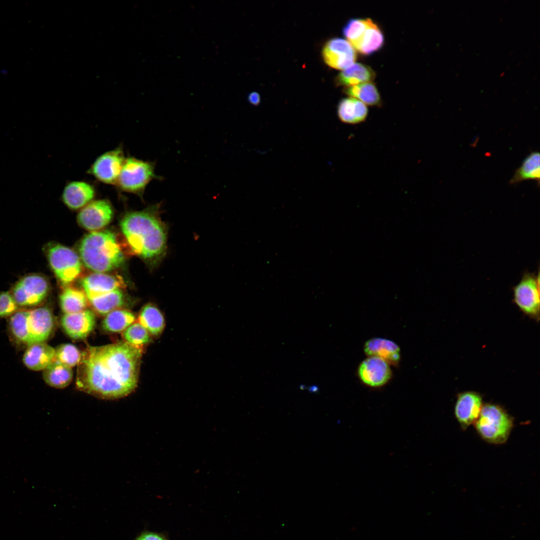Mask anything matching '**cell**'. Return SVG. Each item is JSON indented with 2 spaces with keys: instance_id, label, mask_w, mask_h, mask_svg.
Segmentation results:
<instances>
[{
  "instance_id": "1",
  "label": "cell",
  "mask_w": 540,
  "mask_h": 540,
  "mask_svg": "<svg viewBox=\"0 0 540 540\" xmlns=\"http://www.w3.org/2000/svg\"><path fill=\"white\" fill-rule=\"evenodd\" d=\"M142 348L126 342L88 346L78 364V389L103 399H117L137 386Z\"/></svg>"
},
{
  "instance_id": "2",
  "label": "cell",
  "mask_w": 540,
  "mask_h": 540,
  "mask_svg": "<svg viewBox=\"0 0 540 540\" xmlns=\"http://www.w3.org/2000/svg\"><path fill=\"white\" fill-rule=\"evenodd\" d=\"M160 203L129 212L120 222L132 252L152 268L159 266L167 250L168 228L160 218Z\"/></svg>"
},
{
  "instance_id": "3",
  "label": "cell",
  "mask_w": 540,
  "mask_h": 540,
  "mask_svg": "<svg viewBox=\"0 0 540 540\" xmlns=\"http://www.w3.org/2000/svg\"><path fill=\"white\" fill-rule=\"evenodd\" d=\"M79 252L85 266L96 272L113 270L124 260L116 236L108 230L94 232L86 235L80 243Z\"/></svg>"
},
{
  "instance_id": "4",
  "label": "cell",
  "mask_w": 540,
  "mask_h": 540,
  "mask_svg": "<svg viewBox=\"0 0 540 540\" xmlns=\"http://www.w3.org/2000/svg\"><path fill=\"white\" fill-rule=\"evenodd\" d=\"M480 437L486 442L502 444L508 440L514 426V420L500 406L486 404L474 424Z\"/></svg>"
},
{
  "instance_id": "5",
  "label": "cell",
  "mask_w": 540,
  "mask_h": 540,
  "mask_svg": "<svg viewBox=\"0 0 540 540\" xmlns=\"http://www.w3.org/2000/svg\"><path fill=\"white\" fill-rule=\"evenodd\" d=\"M156 162L126 157L116 186L120 190L142 198L148 184L162 178L155 173Z\"/></svg>"
},
{
  "instance_id": "6",
  "label": "cell",
  "mask_w": 540,
  "mask_h": 540,
  "mask_svg": "<svg viewBox=\"0 0 540 540\" xmlns=\"http://www.w3.org/2000/svg\"><path fill=\"white\" fill-rule=\"evenodd\" d=\"M342 32L354 48L363 54L378 50L384 44L382 32L370 18L352 19L344 26Z\"/></svg>"
},
{
  "instance_id": "7",
  "label": "cell",
  "mask_w": 540,
  "mask_h": 540,
  "mask_svg": "<svg viewBox=\"0 0 540 540\" xmlns=\"http://www.w3.org/2000/svg\"><path fill=\"white\" fill-rule=\"evenodd\" d=\"M45 252L52 270L63 286H67L79 276L81 260L72 250L52 243L45 248Z\"/></svg>"
},
{
  "instance_id": "8",
  "label": "cell",
  "mask_w": 540,
  "mask_h": 540,
  "mask_svg": "<svg viewBox=\"0 0 540 540\" xmlns=\"http://www.w3.org/2000/svg\"><path fill=\"white\" fill-rule=\"evenodd\" d=\"M50 290L47 279L38 274L21 278L14 286L10 293L18 306H35L46 298Z\"/></svg>"
},
{
  "instance_id": "9",
  "label": "cell",
  "mask_w": 540,
  "mask_h": 540,
  "mask_svg": "<svg viewBox=\"0 0 540 540\" xmlns=\"http://www.w3.org/2000/svg\"><path fill=\"white\" fill-rule=\"evenodd\" d=\"M513 300L524 314L538 317L540 314V274L526 272L513 288Z\"/></svg>"
},
{
  "instance_id": "10",
  "label": "cell",
  "mask_w": 540,
  "mask_h": 540,
  "mask_svg": "<svg viewBox=\"0 0 540 540\" xmlns=\"http://www.w3.org/2000/svg\"><path fill=\"white\" fill-rule=\"evenodd\" d=\"M126 158L123 148L120 145L99 156L87 173L103 184L115 186Z\"/></svg>"
},
{
  "instance_id": "11",
  "label": "cell",
  "mask_w": 540,
  "mask_h": 540,
  "mask_svg": "<svg viewBox=\"0 0 540 540\" xmlns=\"http://www.w3.org/2000/svg\"><path fill=\"white\" fill-rule=\"evenodd\" d=\"M54 327V316L48 308L40 307L28 310L26 320L28 346L44 342L51 336Z\"/></svg>"
},
{
  "instance_id": "12",
  "label": "cell",
  "mask_w": 540,
  "mask_h": 540,
  "mask_svg": "<svg viewBox=\"0 0 540 540\" xmlns=\"http://www.w3.org/2000/svg\"><path fill=\"white\" fill-rule=\"evenodd\" d=\"M114 210L109 200L105 199L92 200L82 208L77 216L78 224L90 231L107 226L112 220Z\"/></svg>"
},
{
  "instance_id": "13",
  "label": "cell",
  "mask_w": 540,
  "mask_h": 540,
  "mask_svg": "<svg viewBox=\"0 0 540 540\" xmlns=\"http://www.w3.org/2000/svg\"><path fill=\"white\" fill-rule=\"evenodd\" d=\"M322 54L328 66L342 70L353 64L356 58V50L348 40L342 38H334L328 41Z\"/></svg>"
},
{
  "instance_id": "14",
  "label": "cell",
  "mask_w": 540,
  "mask_h": 540,
  "mask_svg": "<svg viewBox=\"0 0 540 540\" xmlns=\"http://www.w3.org/2000/svg\"><path fill=\"white\" fill-rule=\"evenodd\" d=\"M358 374L365 385L372 388H379L390 380L392 371L390 365L384 360L377 357L368 356L360 364Z\"/></svg>"
},
{
  "instance_id": "15",
  "label": "cell",
  "mask_w": 540,
  "mask_h": 540,
  "mask_svg": "<svg viewBox=\"0 0 540 540\" xmlns=\"http://www.w3.org/2000/svg\"><path fill=\"white\" fill-rule=\"evenodd\" d=\"M482 396L478 392H466L458 396L454 407L456 418L463 430L474 424L482 407Z\"/></svg>"
},
{
  "instance_id": "16",
  "label": "cell",
  "mask_w": 540,
  "mask_h": 540,
  "mask_svg": "<svg viewBox=\"0 0 540 540\" xmlns=\"http://www.w3.org/2000/svg\"><path fill=\"white\" fill-rule=\"evenodd\" d=\"M87 298L90 300L125 286L120 276L102 272H95L84 278L81 281Z\"/></svg>"
},
{
  "instance_id": "17",
  "label": "cell",
  "mask_w": 540,
  "mask_h": 540,
  "mask_svg": "<svg viewBox=\"0 0 540 540\" xmlns=\"http://www.w3.org/2000/svg\"><path fill=\"white\" fill-rule=\"evenodd\" d=\"M61 324L64 332L72 338L82 340L94 330L96 317L94 313L88 310L66 314L62 318Z\"/></svg>"
},
{
  "instance_id": "18",
  "label": "cell",
  "mask_w": 540,
  "mask_h": 540,
  "mask_svg": "<svg viewBox=\"0 0 540 540\" xmlns=\"http://www.w3.org/2000/svg\"><path fill=\"white\" fill-rule=\"evenodd\" d=\"M96 192L94 186L87 182L70 181L64 187L62 200L69 208L76 210L83 208L92 201Z\"/></svg>"
},
{
  "instance_id": "19",
  "label": "cell",
  "mask_w": 540,
  "mask_h": 540,
  "mask_svg": "<svg viewBox=\"0 0 540 540\" xmlns=\"http://www.w3.org/2000/svg\"><path fill=\"white\" fill-rule=\"evenodd\" d=\"M364 353L368 356L379 358L390 365H396L400 359V350L394 341L382 338H374L364 344Z\"/></svg>"
},
{
  "instance_id": "20",
  "label": "cell",
  "mask_w": 540,
  "mask_h": 540,
  "mask_svg": "<svg viewBox=\"0 0 540 540\" xmlns=\"http://www.w3.org/2000/svg\"><path fill=\"white\" fill-rule=\"evenodd\" d=\"M55 349L44 343L28 346L23 356L25 366L34 371L44 370L54 360Z\"/></svg>"
},
{
  "instance_id": "21",
  "label": "cell",
  "mask_w": 540,
  "mask_h": 540,
  "mask_svg": "<svg viewBox=\"0 0 540 540\" xmlns=\"http://www.w3.org/2000/svg\"><path fill=\"white\" fill-rule=\"evenodd\" d=\"M368 112L366 104L352 97L342 99L337 108L339 120L342 122L349 124L364 122L367 118Z\"/></svg>"
},
{
  "instance_id": "22",
  "label": "cell",
  "mask_w": 540,
  "mask_h": 540,
  "mask_svg": "<svg viewBox=\"0 0 540 540\" xmlns=\"http://www.w3.org/2000/svg\"><path fill=\"white\" fill-rule=\"evenodd\" d=\"M374 71L370 66L360 63H354L343 70L336 78L338 86H350L366 82H372L375 78Z\"/></svg>"
},
{
  "instance_id": "23",
  "label": "cell",
  "mask_w": 540,
  "mask_h": 540,
  "mask_svg": "<svg viewBox=\"0 0 540 540\" xmlns=\"http://www.w3.org/2000/svg\"><path fill=\"white\" fill-rule=\"evenodd\" d=\"M43 378L48 386L57 388H62L68 386L71 382L73 372L72 368L58 361L52 362L44 370Z\"/></svg>"
},
{
  "instance_id": "24",
  "label": "cell",
  "mask_w": 540,
  "mask_h": 540,
  "mask_svg": "<svg viewBox=\"0 0 540 540\" xmlns=\"http://www.w3.org/2000/svg\"><path fill=\"white\" fill-rule=\"evenodd\" d=\"M138 322L142 325L150 334L157 336L164 327V318L160 310L152 304L145 305L138 317Z\"/></svg>"
},
{
  "instance_id": "25",
  "label": "cell",
  "mask_w": 540,
  "mask_h": 540,
  "mask_svg": "<svg viewBox=\"0 0 540 540\" xmlns=\"http://www.w3.org/2000/svg\"><path fill=\"white\" fill-rule=\"evenodd\" d=\"M87 298L83 291L73 287L66 286L60 296L61 309L64 314L85 310L88 305Z\"/></svg>"
},
{
  "instance_id": "26",
  "label": "cell",
  "mask_w": 540,
  "mask_h": 540,
  "mask_svg": "<svg viewBox=\"0 0 540 540\" xmlns=\"http://www.w3.org/2000/svg\"><path fill=\"white\" fill-rule=\"evenodd\" d=\"M540 152H533L523 160L516 170L510 182L514 184L524 180H532L539 184L540 176Z\"/></svg>"
},
{
  "instance_id": "27",
  "label": "cell",
  "mask_w": 540,
  "mask_h": 540,
  "mask_svg": "<svg viewBox=\"0 0 540 540\" xmlns=\"http://www.w3.org/2000/svg\"><path fill=\"white\" fill-rule=\"evenodd\" d=\"M344 92L361 101L365 104L380 106L382 104L380 94L372 82H364L348 86Z\"/></svg>"
},
{
  "instance_id": "28",
  "label": "cell",
  "mask_w": 540,
  "mask_h": 540,
  "mask_svg": "<svg viewBox=\"0 0 540 540\" xmlns=\"http://www.w3.org/2000/svg\"><path fill=\"white\" fill-rule=\"evenodd\" d=\"M89 300L98 314L106 315L122 306L124 297L122 290L117 289Z\"/></svg>"
},
{
  "instance_id": "29",
  "label": "cell",
  "mask_w": 540,
  "mask_h": 540,
  "mask_svg": "<svg viewBox=\"0 0 540 540\" xmlns=\"http://www.w3.org/2000/svg\"><path fill=\"white\" fill-rule=\"evenodd\" d=\"M135 320L134 315L126 310L118 309L107 314L102 326L106 331L119 332L124 331Z\"/></svg>"
},
{
  "instance_id": "30",
  "label": "cell",
  "mask_w": 540,
  "mask_h": 540,
  "mask_svg": "<svg viewBox=\"0 0 540 540\" xmlns=\"http://www.w3.org/2000/svg\"><path fill=\"white\" fill-rule=\"evenodd\" d=\"M28 310H18L10 316L8 322L10 330L16 342L28 346L26 320Z\"/></svg>"
},
{
  "instance_id": "31",
  "label": "cell",
  "mask_w": 540,
  "mask_h": 540,
  "mask_svg": "<svg viewBox=\"0 0 540 540\" xmlns=\"http://www.w3.org/2000/svg\"><path fill=\"white\" fill-rule=\"evenodd\" d=\"M81 356L82 354L76 346L66 344L60 345L55 349L54 360L72 368L79 364Z\"/></svg>"
},
{
  "instance_id": "32",
  "label": "cell",
  "mask_w": 540,
  "mask_h": 540,
  "mask_svg": "<svg viewBox=\"0 0 540 540\" xmlns=\"http://www.w3.org/2000/svg\"><path fill=\"white\" fill-rule=\"evenodd\" d=\"M150 333L140 323L132 324L122 333L124 342L132 346L142 348L150 340Z\"/></svg>"
},
{
  "instance_id": "33",
  "label": "cell",
  "mask_w": 540,
  "mask_h": 540,
  "mask_svg": "<svg viewBox=\"0 0 540 540\" xmlns=\"http://www.w3.org/2000/svg\"><path fill=\"white\" fill-rule=\"evenodd\" d=\"M18 307L10 292H0V318L12 316L18 310Z\"/></svg>"
},
{
  "instance_id": "34",
  "label": "cell",
  "mask_w": 540,
  "mask_h": 540,
  "mask_svg": "<svg viewBox=\"0 0 540 540\" xmlns=\"http://www.w3.org/2000/svg\"><path fill=\"white\" fill-rule=\"evenodd\" d=\"M136 540H166L162 536L154 532L144 533Z\"/></svg>"
},
{
  "instance_id": "35",
  "label": "cell",
  "mask_w": 540,
  "mask_h": 540,
  "mask_svg": "<svg viewBox=\"0 0 540 540\" xmlns=\"http://www.w3.org/2000/svg\"><path fill=\"white\" fill-rule=\"evenodd\" d=\"M248 100L251 104L256 106L260 103V96L256 92H252L248 94Z\"/></svg>"
}]
</instances>
